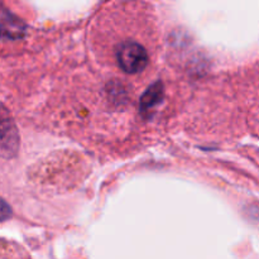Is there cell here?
<instances>
[{
    "mask_svg": "<svg viewBox=\"0 0 259 259\" xmlns=\"http://www.w3.org/2000/svg\"><path fill=\"white\" fill-rule=\"evenodd\" d=\"M163 98V85H162L159 81H157L156 83H153L152 86H149L148 90L143 94L141 99V111L147 115L152 111V109L156 108L157 105H159V103L162 101Z\"/></svg>",
    "mask_w": 259,
    "mask_h": 259,
    "instance_id": "7a4b0ae2",
    "label": "cell"
},
{
    "mask_svg": "<svg viewBox=\"0 0 259 259\" xmlns=\"http://www.w3.org/2000/svg\"><path fill=\"white\" fill-rule=\"evenodd\" d=\"M118 63L125 72L137 73L144 70L148 63V55L144 47L136 42H125L116 51Z\"/></svg>",
    "mask_w": 259,
    "mask_h": 259,
    "instance_id": "6da1fadb",
    "label": "cell"
}]
</instances>
